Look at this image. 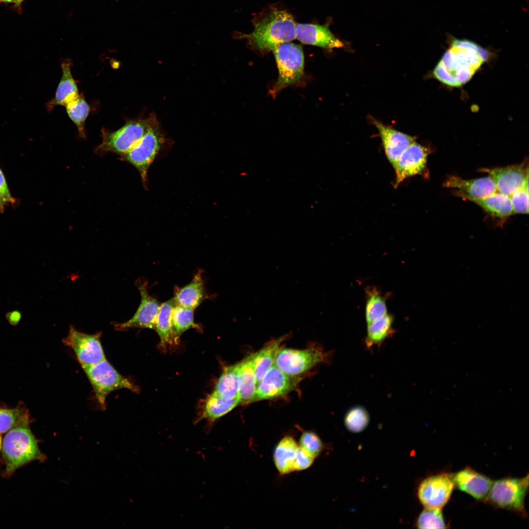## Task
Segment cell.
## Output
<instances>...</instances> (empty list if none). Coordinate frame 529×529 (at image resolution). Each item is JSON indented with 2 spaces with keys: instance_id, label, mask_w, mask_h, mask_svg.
Listing matches in <instances>:
<instances>
[{
  "instance_id": "e575fe53",
  "label": "cell",
  "mask_w": 529,
  "mask_h": 529,
  "mask_svg": "<svg viewBox=\"0 0 529 529\" xmlns=\"http://www.w3.org/2000/svg\"><path fill=\"white\" fill-rule=\"evenodd\" d=\"M419 529L447 528L442 509L426 508L420 513L417 521Z\"/></svg>"
},
{
  "instance_id": "7bdbcfd3",
  "label": "cell",
  "mask_w": 529,
  "mask_h": 529,
  "mask_svg": "<svg viewBox=\"0 0 529 529\" xmlns=\"http://www.w3.org/2000/svg\"><path fill=\"white\" fill-rule=\"evenodd\" d=\"M24 0H16V3H15V5H16V6H20V5L21 4L22 2H23V1H24Z\"/></svg>"
},
{
  "instance_id": "60d3db41",
  "label": "cell",
  "mask_w": 529,
  "mask_h": 529,
  "mask_svg": "<svg viewBox=\"0 0 529 529\" xmlns=\"http://www.w3.org/2000/svg\"><path fill=\"white\" fill-rule=\"evenodd\" d=\"M7 203L4 201L2 198L0 196V212H3L4 211L5 206Z\"/></svg>"
},
{
  "instance_id": "603a6c76",
  "label": "cell",
  "mask_w": 529,
  "mask_h": 529,
  "mask_svg": "<svg viewBox=\"0 0 529 529\" xmlns=\"http://www.w3.org/2000/svg\"><path fill=\"white\" fill-rule=\"evenodd\" d=\"M298 447L295 439L290 435L283 437L275 446L273 460L280 475H287L294 471V462Z\"/></svg>"
},
{
  "instance_id": "52a82bcc",
  "label": "cell",
  "mask_w": 529,
  "mask_h": 529,
  "mask_svg": "<svg viewBox=\"0 0 529 529\" xmlns=\"http://www.w3.org/2000/svg\"><path fill=\"white\" fill-rule=\"evenodd\" d=\"M164 142V137L156 118L138 143L128 152L121 156L122 161L130 163L138 170L145 188H146L148 168Z\"/></svg>"
},
{
  "instance_id": "6da1fadb",
  "label": "cell",
  "mask_w": 529,
  "mask_h": 529,
  "mask_svg": "<svg viewBox=\"0 0 529 529\" xmlns=\"http://www.w3.org/2000/svg\"><path fill=\"white\" fill-rule=\"evenodd\" d=\"M451 39L433 73L448 85L459 86L472 77L486 58L487 51L470 41Z\"/></svg>"
},
{
  "instance_id": "ffe728a7",
  "label": "cell",
  "mask_w": 529,
  "mask_h": 529,
  "mask_svg": "<svg viewBox=\"0 0 529 529\" xmlns=\"http://www.w3.org/2000/svg\"><path fill=\"white\" fill-rule=\"evenodd\" d=\"M207 298L202 271L199 270L189 284L175 287L172 298L176 305L194 310Z\"/></svg>"
},
{
  "instance_id": "8d00e7d4",
  "label": "cell",
  "mask_w": 529,
  "mask_h": 529,
  "mask_svg": "<svg viewBox=\"0 0 529 529\" xmlns=\"http://www.w3.org/2000/svg\"><path fill=\"white\" fill-rule=\"evenodd\" d=\"M509 197L513 214H528L529 192L522 188L515 192Z\"/></svg>"
},
{
  "instance_id": "d590c367",
  "label": "cell",
  "mask_w": 529,
  "mask_h": 529,
  "mask_svg": "<svg viewBox=\"0 0 529 529\" xmlns=\"http://www.w3.org/2000/svg\"><path fill=\"white\" fill-rule=\"evenodd\" d=\"M298 445L314 458L320 454L323 448L319 437L312 431H305L302 433Z\"/></svg>"
},
{
  "instance_id": "8fae6325",
  "label": "cell",
  "mask_w": 529,
  "mask_h": 529,
  "mask_svg": "<svg viewBox=\"0 0 529 529\" xmlns=\"http://www.w3.org/2000/svg\"><path fill=\"white\" fill-rule=\"evenodd\" d=\"M454 487L451 474L442 472L423 480L418 487V497L425 507L442 509Z\"/></svg>"
},
{
  "instance_id": "ee69618b",
  "label": "cell",
  "mask_w": 529,
  "mask_h": 529,
  "mask_svg": "<svg viewBox=\"0 0 529 529\" xmlns=\"http://www.w3.org/2000/svg\"><path fill=\"white\" fill-rule=\"evenodd\" d=\"M1 446H2V439H1V435L0 434V450L1 449Z\"/></svg>"
},
{
  "instance_id": "ab89813d",
  "label": "cell",
  "mask_w": 529,
  "mask_h": 529,
  "mask_svg": "<svg viewBox=\"0 0 529 529\" xmlns=\"http://www.w3.org/2000/svg\"><path fill=\"white\" fill-rule=\"evenodd\" d=\"M6 318L11 325H16L19 323L21 318V314L19 312L14 311L7 313Z\"/></svg>"
},
{
  "instance_id": "f1b7e54d",
  "label": "cell",
  "mask_w": 529,
  "mask_h": 529,
  "mask_svg": "<svg viewBox=\"0 0 529 529\" xmlns=\"http://www.w3.org/2000/svg\"><path fill=\"white\" fill-rule=\"evenodd\" d=\"M239 362L224 368L213 391L227 399L238 398Z\"/></svg>"
},
{
  "instance_id": "74e56055",
  "label": "cell",
  "mask_w": 529,
  "mask_h": 529,
  "mask_svg": "<svg viewBox=\"0 0 529 529\" xmlns=\"http://www.w3.org/2000/svg\"><path fill=\"white\" fill-rule=\"evenodd\" d=\"M314 458L299 446L296 453L294 471H302L309 468L313 463Z\"/></svg>"
},
{
  "instance_id": "4fadbf2b",
  "label": "cell",
  "mask_w": 529,
  "mask_h": 529,
  "mask_svg": "<svg viewBox=\"0 0 529 529\" xmlns=\"http://www.w3.org/2000/svg\"><path fill=\"white\" fill-rule=\"evenodd\" d=\"M141 294V300L134 315L128 321L114 325L117 330H125L132 328L154 329L160 304L151 296L148 291L147 282L139 279L136 282Z\"/></svg>"
},
{
  "instance_id": "7402d4cb",
  "label": "cell",
  "mask_w": 529,
  "mask_h": 529,
  "mask_svg": "<svg viewBox=\"0 0 529 529\" xmlns=\"http://www.w3.org/2000/svg\"><path fill=\"white\" fill-rule=\"evenodd\" d=\"M257 386L253 354H251L239 362V404L254 402Z\"/></svg>"
},
{
  "instance_id": "7c38bea8",
  "label": "cell",
  "mask_w": 529,
  "mask_h": 529,
  "mask_svg": "<svg viewBox=\"0 0 529 529\" xmlns=\"http://www.w3.org/2000/svg\"><path fill=\"white\" fill-rule=\"evenodd\" d=\"M301 380L289 375L274 364L257 384L254 402L268 400L292 391Z\"/></svg>"
},
{
  "instance_id": "4316f807",
  "label": "cell",
  "mask_w": 529,
  "mask_h": 529,
  "mask_svg": "<svg viewBox=\"0 0 529 529\" xmlns=\"http://www.w3.org/2000/svg\"><path fill=\"white\" fill-rule=\"evenodd\" d=\"M491 215L501 218L508 217L513 214L510 197L500 192H494L482 198H468Z\"/></svg>"
},
{
  "instance_id": "f35d334b",
  "label": "cell",
  "mask_w": 529,
  "mask_h": 529,
  "mask_svg": "<svg viewBox=\"0 0 529 529\" xmlns=\"http://www.w3.org/2000/svg\"><path fill=\"white\" fill-rule=\"evenodd\" d=\"M0 196L6 203L14 204L15 199L12 196L9 190L5 177L0 168Z\"/></svg>"
},
{
  "instance_id": "b9f144b4",
  "label": "cell",
  "mask_w": 529,
  "mask_h": 529,
  "mask_svg": "<svg viewBox=\"0 0 529 529\" xmlns=\"http://www.w3.org/2000/svg\"><path fill=\"white\" fill-rule=\"evenodd\" d=\"M17 0H0V2H3L5 3H14L16 2Z\"/></svg>"
},
{
  "instance_id": "9a60e30c",
  "label": "cell",
  "mask_w": 529,
  "mask_h": 529,
  "mask_svg": "<svg viewBox=\"0 0 529 529\" xmlns=\"http://www.w3.org/2000/svg\"><path fill=\"white\" fill-rule=\"evenodd\" d=\"M429 153L427 148L416 142L404 151L393 167L396 174L395 188L407 178L424 173Z\"/></svg>"
},
{
  "instance_id": "2e32d148",
  "label": "cell",
  "mask_w": 529,
  "mask_h": 529,
  "mask_svg": "<svg viewBox=\"0 0 529 529\" xmlns=\"http://www.w3.org/2000/svg\"><path fill=\"white\" fill-rule=\"evenodd\" d=\"M455 487L478 501L485 502L493 481L486 476L467 466L451 474Z\"/></svg>"
},
{
  "instance_id": "f546056e",
  "label": "cell",
  "mask_w": 529,
  "mask_h": 529,
  "mask_svg": "<svg viewBox=\"0 0 529 529\" xmlns=\"http://www.w3.org/2000/svg\"><path fill=\"white\" fill-rule=\"evenodd\" d=\"M194 310L175 305L172 310L171 321L174 344H177L181 335L187 330L194 328L200 330V326L194 320Z\"/></svg>"
},
{
  "instance_id": "4dcf8cb0",
  "label": "cell",
  "mask_w": 529,
  "mask_h": 529,
  "mask_svg": "<svg viewBox=\"0 0 529 529\" xmlns=\"http://www.w3.org/2000/svg\"><path fill=\"white\" fill-rule=\"evenodd\" d=\"M365 295V319L368 324L387 314L386 300L382 292L376 287H367Z\"/></svg>"
},
{
  "instance_id": "5b68a950",
  "label": "cell",
  "mask_w": 529,
  "mask_h": 529,
  "mask_svg": "<svg viewBox=\"0 0 529 529\" xmlns=\"http://www.w3.org/2000/svg\"><path fill=\"white\" fill-rule=\"evenodd\" d=\"M155 118L152 114L145 119L128 121L113 132L102 129V142L96 148V152L100 154L112 152L120 156L126 154L144 136Z\"/></svg>"
},
{
  "instance_id": "ac0fdd59",
  "label": "cell",
  "mask_w": 529,
  "mask_h": 529,
  "mask_svg": "<svg viewBox=\"0 0 529 529\" xmlns=\"http://www.w3.org/2000/svg\"><path fill=\"white\" fill-rule=\"evenodd\" d=\"M443 185L447 188L457 189L455 194L465 199L482 198L497 192L495 183L489 176L471 180L451 176L447 179Z\"/></svg>"
},
{
  "instance_id": "44dd1931",
  "label": "cell",
  "mask_w": 529,
  "mask_h": 529,
  "mask_svg": "<svg viewBox=\"0 0 529 529\" xmlns=\"http://www.w3.org/2000/svg\"><path fill=\"white\" fill-rule=\"evenodd\" d=\"M71 65L70 60H66L61 64L62 74L55 96L46 104L48 112H50L57 105L66 106L79 96L76 83L71 72Z\"/></svg>"
},
{
  "instance_id": "5bb4252c",
  "label": "cell",
  "mask_w": 529,
  "mask_h": 529,
  "mask_svg": "<svg viewBox=\"0 0 529 529\" xmlns=\"http://www.w3.org/2000/svg\"><path fill=\"white\" fill-rule=\"evenodd\" d=\"M481 171L489 174L499 192L509 196L522 188L529 192V169L524 163L504 167L482 168Z\"/></svg>"
},
{
  "instance_id": "836d02e7",
  "label": "cell",
  "mask_w": 529,
  "mask_h": 529,
  "mask_svg": "<svg viewBox=\"0 0 529 529\" xmlns=\"http://www.w3.org/2000/svg\"><path fill=\"white\" fill-rule=\"evenodd\" d=\"M28 417V411L24 405H19L13 409L0 408V433L8 432Z\"/></svg>"
},
{
  "instance_id": "1f68e13d",
  "label": "cell",
  "mask_w": 529,
  "mask_h": 529,
  "mask_svg": "<svg viewBox=\"0 0 529 529\" xmlns=\"http://www.w3.org/2000/svg\"><path fill=\"white\" fill-rule=\"evenodd\" d=\"M68 115L76 126L79 136L85 137L84 123L90 108L82 96L69 102L66 106Z\"/></svg>"
},
{
  "instance_id": "d6a6232c",
  "label": "cell",
  "mask_w": 529,
  "mask_h": 529,
  "mask_svg": "<svg viewBox=\"0 0 529 529\" xmlns=\"http://www.w3.org/2000/svg\"><path fill=\"white\" fill-rule=\"evenodd\" d=\"M369 421L368 412L361 406H356L350 409L346 413L344 418L345 427L353 433H359L364 430Z\"/></svg>"
},
{
  "instance_id": "83f0119b",
  "label": "cell",
  "mask_w": 529,
  "mask_h": 529,
  "mask_svg": "<svg viewBox=\"0 0 529 529\" xmlns=\"http://www.w3.org/2000/svg\"><path fill=\"white\" fill-rule=\"evenodd\" d=\"M239 404L238 398L227 399L214 391L205 401L201 419L215 421L225 415Z\"/></svg>"
},
{
  "instance_id": "30bf717a",
  "label": "cell",
  "mask_w": 529,
  "mask_h": 529,
  "mask_svg": "<svg viewBox=\"0 0 529 529\" xmlns=\"http://www.w3.org/2000/svg\"><path fill=\"white\" fill-rule=\"evenodd\" d=\"M101 334H87L71 326L63 343L74 352L82 366L96 364L106 359L100 341Z\"/></svg>"
},
{
  "instance_id": "d4e9b609",
  "label": "cell",
  "mask_w": 529,
  "mask_h": 529,
  "mask_svg": "<svg viewBox=\"0 0 529 529\" xmlns=\"http://www.w3.org/2000/svg\"><path fill=\"white\" fill-rule=\"evenodd\" d=\"M175 305L173 298L161 304L154 324L153 329L159 337L160 345L165 349L168 345L174 344L171 316L172 310Z\"/></svg>"
},
{
  "instance_id": "3957f363",
  "label": "cell",
  "mask_w": 529,
  "mask_h": 529,
  "mask_svg": "<svg viewBox=\"0 0 529 529\" xmlns=\"http://www.w3.org/2000/svg\"><path fill=\"white\" fill-rule=\"evenodd\" d=\"M296 26L289 13L275 10L257 23L253 31L246 37L255 48L273 50L279 45L296 38Z\"/></svg>"
},
{
  "instance_id": "8992f818",
  "label": "cell",
  "mask_w": 529,
  "mask_h": 529,
  "mask_svg": "<svg viewBox=\"0 0 529 529\" xmlns=\"http://www.w3.org/2000/svg\"><path fill=\"white\" fill-rule=\"evenodd\" d=\"M82 368L102 409H105L106 398L113 391L125 388L134 392H139L138 387L131 380L120 374L106 359Z\"/></svg>"
},
{
  "instance_id": "277c9868",
  "label": "cell",
  "mask_w": 529,
  "mask_h": 529,
  "mask_svg": "<svg viewBox=\"0 0 529 529\" xmlns=\"http://www.w3.org/2000/svg\"><path fill=\"white\" fill-rule=\"evenodd\" d=\"M529 489L528 474L522 478L506 477L492 482L485 502L493 506L527 516L525 500Z\"/></svg>"
},
{
  "instance_id": "cb8c5ba5",
  "label": "cell",
  "mask_w": 529,
  "mask_h": 529,
  "mask_svg": "<svg viewBox=\"0 0 529 529\" xmlns=\"http://www.w3.org/2000/svg\"><path fill=\"white\" fill-rule=\"evenodd\" d=\"M289 336V334L283 335L271 341L258 352L252 354L257 384L274 364L280 344Z\"/></svg>"
},
{
  "instance_id": "7a4b0ae2",
  "label": "cell",
  "mask_w": 529,
  "mask_h": 529,
  "mask_svg": "<svg viewBox=\"0 0 529 529\" xmlns=\"http://www.w3.org/2000/svg\"><path fill=\"white\" fill-rule=\"evenodd\" d=\"M1 452L5 465L2 474L4 477L11 476L17 469L28 462L34 460L42 462L47 459L30 429L29 417L23 419L8 431L2 442Z\"/></svg>"
},
{
  "instance_id": "9c48e42d",
  "label": "cell",
  "mask_w": 529,
  "mask_h": 529,
  "mask_svg": "<svg viewBox=\"0 0 529 529\" xmlns=\"http://www.w3.org/2000/svg\"><path fill=\"white\" fill-rule=\"evenodd\" d=\"M326 354L318 347L297 350L279 349L274 364L286 374L297 376L324 361Z\"/></svg>"
},
{
  "instance_id": "484cf974",
  "label": "cell",
  "mask_w": 529,
  "mask_h": 529,
  "mask_svg": "<svg viewBox=\"0 0 529 529\" xmlns=\"http://www.w3.org/2000/svg\"><path fill=\"white\" fill-rule=\"evenodd\" d=\"M393 317L386 314L382 317L367 324L365 344L367 348L380 347L388 337L394 334Z\"/></svg>"
},
{
  "instance_id": "d6986e66",
  "label": "cell",
  "mask_w": 529,
  "mask_h": 529,
  "mask_svg": "<svg viewBox=\"0 0 529 529\" xmlns=\"http://www.w3.org/2000/svg\"><path fill=\"white\" fill-rule=\"evenodd\" d=\"M296 38L301 42L327 49L342 48L343 43L330 31L328 26L311 24H298Z\"/></svg>"
},
{
  "instance_id": "ba28073f",
  "label": "cell",
  "mask_w": 529,
  "mask_h": 529,
  "mask_svg": "<svg viewBox=\"0 0 529 529\" xmlns=\"http://www.w3.org/2000/svg\"><path fill=\"white\" fill-rule=\"evenodd\" d=\"M277 65L279 76L272 94L298 81L303 76L304 56L300 45L285 43L272 50Z\"/></svg>"
},
{
  "instance_id": "e0dca14e",
  "label": "cell",
  "mask_w": 529,
  "mask_h": 529,
  "mask_svg": "<svg viewBox=\"0 0 529 529\" xmlns=\"http://www.w3.org/2000/svg\"><path fill=\"white\" fill-rule=\"evenodd\" d=\"M371 119L379 131L385 155L393 168L404 151L416 142L415 138L385 125L372 117Z\"/></svg>"
}]
</instances>
